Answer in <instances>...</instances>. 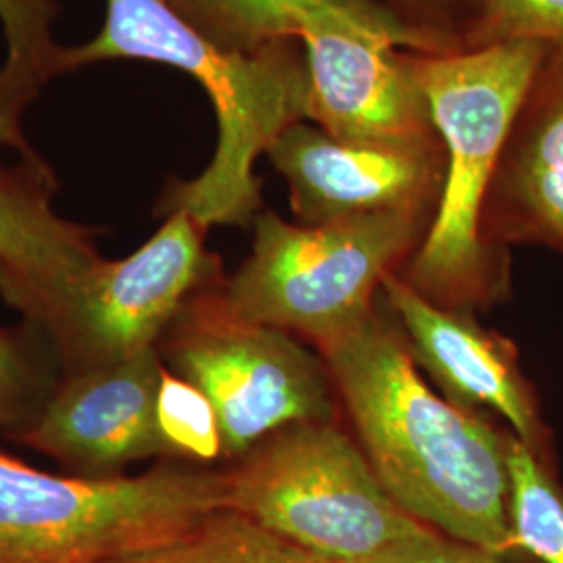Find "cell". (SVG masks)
Returning <instances> with one entry per match:
<instances>
[{
	"instance_id": "6da1fadb",
	"label": "cell",
	"mask_w": 563,
	"mask_h": 563,
	"mask_svg": "<svg viewBox=\"0 0 563 563\" xmlns=\"http://www.w3.org/2000/svg\"><path fill=\"white\" fill-rule=\"evenodd\" d=\"M363 453L407 514L509 560V437L423 383L395 325L372 311L322 349Z\"/></svg>"
},
{
	"instance_id": "7a4b0ae2",
	"label": "cell",
	"mask_w": 563,
	"mask_h": 563,
	"mask_svg": "<svg viewBox=\"0 0 563 563\" xmlns=\"http://www.w3.org/2000/svg\"><path fill=\"white\" fill-rule=\"evenodd\" d=\"M120 59L180 69L201 84L216 109L213 159L169 195L167 213L186 211L205 230L253 222L262 205L255 163L290 123L309 120V74L299 53L288 42L262 53L225 51L165 0H107L99 34L63 48L60 71Z\"/></svg>"
},
{
	"instance_id": "3957f363",
	"label": "cell",
	"mask_w": 563,
	"mask_h": 563,
	"mask_svg": "<svg viewBox=\"0 0 563 563\" xmlns=\"http://www.w3.org/2000/svg\"><path fill=\"white\" fill-rule=\"evenodd\" d=\"M544 53L547 44L532 41L411 53L446 169L434 220L402 280L437 305L467 311L505 290L504 253L484 241V201Z\"/></svg>"
},
{
	"instance_id": "277c9868",
	"label": "cell",
	"mask_w": 563,
	"mask_h": 563,
	"mask_svg": "<svg viewBox=\"0 0 563 563\" xmlns=\"http://www.w3.org/2000/svg\"><path fill=\"white\" fill-rule=\"evenodd\" d=\"M228 509L332 563H399L441 539L384 488L339 426H286L230 470Z\"/></svg>"
},
{
	"instance_id": "5b68a950",
	"label": "cell",
	"mask_w": 563,
	"mask_h": 563,
	"mask_svg": "<svg viewBox=\"0 0 563 563\" xmlns=\"http://www.w3.org/2000/svg\"><path fill=\"white\" fill-rule=\"evenodd\" d=\"M228 509L225 470L55 476L0 453V563H109L174 543Z\"/></svg>"
},
{
	"instance_id": "8992f818",
	"label": "cell",
	"mask_w": 563,
	"mask_h": 563,
	"mask_svg": "<svg viewBox=\"0 0 563 563\" xmlns=\"http://www.w3.org/2000/svg\"><path fill=\"white\" fill-rule=\"evenodd\" d=\"M428 211H386L302 225L274 211L255 218L251 255L222 284L225 307L246 322L299 334L320 351L374 311V295L418 249Z\"/></svg>"
},
{
	"instance_id": "52a82bcc",
	"label": "cell",
	"mask_w": 563,
	"mask_h": 563,
	"mask_svg": "<svg viewBox=\"0 0 563 563\" xmlns=\"http://www.w3.org/2000/svg\"><path fill=\"white\" fill-rule=\"evenodd\" d=\"M218 276L205 228L172 211L132 255L101 257L69 280L42 284L0 269V297L48 334L67 374H78L157 346L181 307Z\"/></svg>"
},
{
	"instance_id": "ba28073f",
	"label": "cell",
	"mask_w": 563,
	"mask_h": 563,
	"mask_svg": "<svg viewBox=\"0 0 563 563\" xmlns=\"http://www.w3.org/2000/svg\"><path fill=\"white\" fill-rule=\"evenodd\" d=\"M157 351L213 405L228 460L286 426L332 420L322 363L288 332L234 316L218 284L181 307Z\"/></svg>"
},
{
	"instance_id": "9c48e42d",
	"label": "cell",
	"mask_w": 563,
	"mask_h": 563,
	"mask_svg": "<svg viewBox=\"0 0 563 563\" xmlns=\"http://www.w3.org/2000/svg\"><path fill=\"white\" fill-rule=\"evenodd\" d=\"M309 120L334 141L380 151L443 148L411 55L388 42L316 27L302 34Z\"/></svg>"
},
{
	"instance_id": "30bf717a",
	"label": "cell",
	"mask_w": 563,
	"mask_h": 563,
	"mask_svg": "<svg viewBox=\"0 0 563 563\" xmlns=\"http://www.w3.org/2000/svg\"><path fill=\"white\" fill-rule=\"evenodd\" d=\"M162 374L157 346L113 365L65 374L18 441L81 476H118L130 463L163 457L157 428Z\"/></svg>"
},
{
	"instance_id": "8fae6325",
	"label": "cell",
	"mask_w": 563,
	"mask_h": 563,
	"mask_svg": "<svg viewBox=\"0 0 563 563\" xmlns=\"http://www.w3.org/2000/svg\"><path fill=\"white\" fill-rule=\"evenodd\" d=\"M267 157L288 181L302 225L341 222L386 211H428L443 190L446 155L380 151L334 141L320 125L290 123Z\"/></svg>"
},
{
	"instance_id": "7c38bea8",
	"label": "cell",
	"mask_w": 563,
	"mask_h": 563,
	"mask_svg": "<svg viewBox=\"0 0 563 563\" xmlns=\"http://www.w3.org/2000/svg\"><path fill=\"white\" fill-rule=\"evenodd\" d=\"M383 292L401 322L413 360L443 386L451 401L465 409L490 407L520 443L549 463L547 428L507 341L488 334L467 311L426 299L395 272L384 278Z\"/></svg>"
},
{
	"instance_id": "4fadbf2b",
	"label": "cell",
	"mask_w": 563,
	"mask_h": 563,
	"mask_svg": "<svg viewBox=\"0 0 563 563\" xmlns=\"http://www.w3.org/2000/svg\"><path fill=\"white\" fill-rule=\"evenodd\" d=\"M484 241L563 253V44L549 46L511 123L483 211Z\"/></svg>"
},
{
	"instance_id": "5bb4252c",
	"label": "cell",
	"mask_w": 563,
	"mask_h": 563,
	"mask_svg": "<svg viewBox=\"0 0 563 563\" xmlns=\"http://www.w3.org/2000/svg\"><path fill=\"white\" fill-rule=\"evenodd\" d=\"M225 51L262 53L316 27L372 36L411 53L457 51L443 32L405 20L383 0H165Z\"/></svg>"
},
{
	"instance_id": "9a60e30c",
	"label": "cell",
	"mask_w": 563,
	"mask_h": 563,
	"mask_svg": "<svg viewBox=\"0 0 563 563\" xmlns=\"http://www.w3.org/2000/svg\"><path fill=\"white\" fill-rule=\"evenodd\" d=\"M46 184L41 172H0V269L53 284L78 276L101 255L86 228L53 209Z\"/></svg>"
},
{
	"instance_id": "2e32d148",
	"label": "cell",
	"mask_w": 563,
	"mask_h": 563,
	"mask_svg": "<svg viewBox=\"0 0 563 563\" xmlns=\"http://www.w3.org/2000/svg\"><path fill=\"white\" fill-rule=\"evenodd\" d=\"M109 563H332L236 511L205 518L178 541Z\"/></svg>"
},
{
	"instance_id": "e0dca14e",
	"label": "cell",
	"mask_w": 563,
	"mask_h": 563,
	"mask_svg": "<svg viewBox=\"0 0 563 563\" xmlns=\"http://www.w3.org/2000/svg\"><path fill=\"white\" fill-rule=\"evenodd\" d=\"M509 523L516 551L539 563H563V493L549 463L509 437Z\"/></svg>"
},
{
	"instance_id": "ac0fdd59",
	"label": "cell",
	"mask_w": 563,
	"mask_h": 563,
	"mask_svg": "<svg viewBox=\"0 0 563 563\" xmlns=\"http://www.w3.org/2000/svg\"><path fill=\"white\" fill-rule=\"evenodd\" d=\"M163 457L207 465L223 457L222 430L211 401L195 384L165 369L157 393Z\"/></svg>"
},
{
	"instance_id": "d6986e66",
	"label": "cell",
	"mask_w": 563,
	"mask_h": 563,
	"mask_svg": "<svg viewBox=\"0 0 563 563\" xmlns=\"http://www.w3.org/2000/svg\"><path fill=\"white\" fill-rule=\"evenodd\" d=\"M474 20L465 48L501 42L563 44V0H472Z\"/></svg>"
},
{
	"instance_id": "ffe728a7",
	"label": "cell",
	"mask_w": 563,
	"mask_h": 563,
	"mask_svg": "<svg viewBox=\"0 0 563 563\" xmlns=\"http://www.w3.org/2000/svg\"><path fill=\"white\" fill-rule=\"evenodd\" d=\"M53 388L36 353L0 325V428L18 439L38 420Z\"/></svg>"
},
{
	"instance_id": "44dd1931",
	"label": "cell",
	"mask_w": 563,
	"mask_h": 563,
	"mask_svg": "<svg viewBox=\"0 0 563 563\" xmlns=\"http://www.w3.org/2000/svg\"><path fill=\"white\" fill-rule=\"evenodd\" d=\"M55 0H0V21L7 38V60L36 76L42 84L60 71L63 48L53 41Z\"/></svg>"
},
{
	"instance_id": "7402d4cb",
	"label": "cell",
	"mask_w": 563,
	"mask_h": 563,
	"mask_svg": "<svg viewBox=\"0 0 563 563\" xmlns=\"http://www.w3.org/2000/svg\"><path fill=\"white\" fill-rule=\"evenodd\" d=\"M42 81L15 65L0 67V146L20 151L30 165L44 169L23 136V113L41 92Z\"/></svg>"
},
{
	"instance_id": "603a6c76",
	"label": "cell",
	"mask_w": 563,
	"mask_h": 563,
	"mask_svg": "<svg viewBox=\"0 0 563 563\" xmlns=\"http://www.w3.org/2000/svg\"><path fill=\"white\" fill-rule=\"evenodd\" d=\"M399 563H505V560L481 547L441 537Z\"/></svg>"
},
{
	"instance_id": "cb8c5ba5",
	"label": "cell",
	"mask_w": 563,
	"mask_h": 563,
	"mask_svg": "<svg viewBox=\"0 0 563 563\" xmlns=\"http://www.w3.org/2000/svg\"><path fill=\"white\" fill-rule=\"evenodd\" d=\"M395 2H399L402 7H409V9H437V7H441L444 0H395Z\"/></svg>"
}]
</instances>
